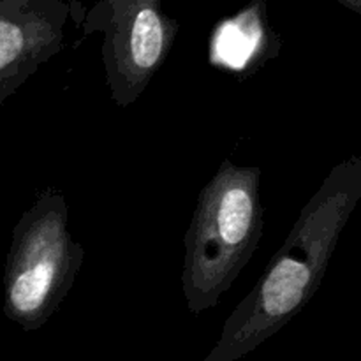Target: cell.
Segmentation results:
<instances>
[{"label":"cell","mask_w":361,"mask_h":361,"mask_svg":"<svg viewBox=\"0 0 361 361\" xmlns=\"http://www.w3.org/2000/svg\"><path fill=\"white\" fill-rule=\"evenodd\" d=\"M360 200L361 154L331 168L259 281L229 314L217 344L203 361L243 358L305 309Z\"/></svg>","instance_id":"obj_1"},{"label":"cell","mask_w":361,"mask_h":361,"mask_svg":"<svg viewBox=\"0 0 361 361\" xmlns=\"http://www.w3.org/2000/svg\"><path fill=\"white\" fill-rule=\"evenodd\" d=\"M263 231L261 168L226 159L201 189L183 238L182 293L190 314L217 307L254 256Z\"/></svg>","instance_id":"obj_2"},{"label":"cell","mask_w":361,"mask_h":361,"mask_svg":"<svg viewBox=\"0 0 361 361\" xmlns=\"http://www.w3.org/2000/svg\"><path fill=\"white\" fill-rule=\"evenodd\" d=\"M85 250L69 233V204L46 187L11 236L4 270V314L25 331L44 326L73 288Z\"/></svg>","instance_id":"obj_3"},{"label":"cell","mask_w":361,"mask_h":361,"mask_svg":"<svg viewBox=\"0 0 361 361\" xmlns=\"http://www.w3.org/2000/svg\"><path fill=\"white\" fill-rule=\"evenodd\" d=\"M81 30L85 37L102 34L109 97L118 108H129L168 60L180 23L166 14L162 0H97Z\"/></svg>","instance_id":"obj_4"},{"label":"cell","mask_w":361,"mask_h":361,"mask_svg":"<svg viewBox=\"0 0 361 361\" xmlns=\"http://www.w3.org/2000/svg\"><path fill=\"white\" fill-rule=\"evenodd\" d=\"M71 16L67 0H0V106L59 55Z\"/></svg>","instance_id":"obj_5"},{"label":"cell","mask_w":361,"mask_h":361,"mask_svg":"<svg viewBox=\"0 0 361 361\" xmlns=\"http://www.w3.org/2000/svg\"><path fill=\"white\" fill-rule=\"evenodd\" d=\"M279 49L281 41L268 28L263 4L254 2L219 25L212 39L210 62L214 67L247 78L267 60L275 59Z\"/></svg>","instance_id":"obj_6"},{"label":"cell","mask_w":361,"mask_h":361,"mask_svg":"<svg viewBox=\"0 0 361 361\" xmlns=\"http://www.w3.org/2000/svg\"><path fill=\"white\" fill-rule=\"evenodd\" d=\"M335 2H338L341 6H344L345 9H349L351 13L358 14L361 18V0H335Z\"/></svg>","instance_id":"obj_7"}]
</instances>
